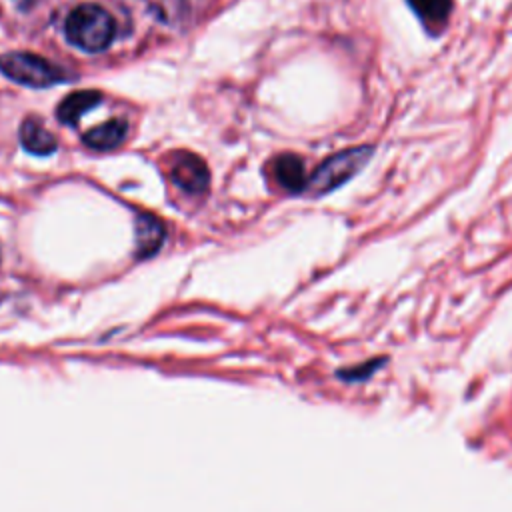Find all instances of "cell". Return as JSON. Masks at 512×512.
<instances>
[{
  "instance_id": "obj_8",
  "label": "cell",
  "mask_w": 512,
  "mask_h": 512,
  "mask_svg": "<svg viewBox=\"0 0 512 512\" xmlns=\"http://www.w3.org/2000/svg\"><path fill=\"white\" fill-rule=\"evenodd\" d=\"M136 228V252L140 258L152 256L164 242V226L154 214H138L134 220Z\"/></svg>"
},
{
  "instance_id": "obj_2",
  "label": "cell",
  "mask_w": 512,
  "mask_h": 512,
  "mask_svg": "<svg viewBox=\"0 0 512 512\" xmlns=\"http://www.w3.org/2000/svg\"><path fill=\"white\" fill-rule=\"evenodd\" d=\"M66 38L84 52L106 50L116 36V22L104 8L96 4H80L64 24Z\"/></svg>"
},
{
  "instance_id": "obj_9",
  "label": "cell",
  "mask_w": 512,
  "mask_h": 512,
  "mask_svg": "<svg viewBox=\"0 0 512 512\" xmlns=\"http://www.w3.org/2000/svg\"><path fill=\"white\" fill-rule=\"evenodd\" d=\"M126 130H128V124L124 118H112L104 124L90 128L82 140L92 150H112L124 140Z\"/></svg>"
},
{
  "instance_id": "obj_4",
  "label": "cell",
  "mask_w": 512,
  "mask_h": 512,
  "mask_svg": "<svg viewBox=\"0 0 512 512\" xmlns=\"http://www.w3.org/2000/svg\"><path fill=\"white\" fill-rule=\"evenodd\" d=\"M172 180L188 194H200L206 190L208 182H210V172L204 164L202 158H198L192 152H182L174 164H172V172H170Z\"/></svg>"
},
{
  "instance_id": "obj_7",
  "label": "cell",
  "mask_w": 512,
  "mask_h": 512,
  "mask_svg": "<svg viewBox=\"0 0 512 512\" xmlns=\"http://www.w3.org/2000/svg\"><path fill=\"white\" fill-rule=\"evenodd\" d=\"M20 144L26 152L36 156H48L58 148L54 134L36 118H26L20 124Z\"/></svg>"
},
{
  "instance_id": "obj_10",
  "label": "cell",
  "mask_w": 512,
  "mask_h": 512,
  "mask_svg": "<svg viewBox=\"0 0 512 512\" xmlns=\"http://www.w3.org/2000/svg\"><path fill=\"white\" fill-rule=\"evenodd\" d=\"M100 100H102V94L96 90L72 92L60 102L56 116L62 124H76L82 118V114L88 112L90 108H94Z\"/></svg>"
},
{
  "instance_id": "obj_6",
  "label": "cell",
  "mask_w": 512,
  "mask_h": 512,
  "mask_svg": "<svg viewBox=\"0 0 512 512\" xmlns=\"http://www.w3.org/2000/svg\"><path fill=\"white\" fill-rule=\"evenodd\" d=\"M274 176H276V182L292 194H300L308 186V174H306L304 162L296 154L278 156L274 160Z\"/></svg>"
},
{
  "instance_id": "obj_1",
  "label": "cell",
  "mask_w": 512,
  "mask_h": 512,
  "mask_svg": "<svg viewBox=\"0 0 512 512\" xmlns=\"http://www.w3.org/2000/svg\"><path fill=\"white\" fill-rule=\"evenodd\" d=\"M374 152H376L374 144H360V146L344 148L340 152L330 154L308 176V186L304 192L312 198H322L342 188L346 182H350L354 176H358L366 168Z\"/></svg>"
},
{
  "instance_id": "obj_5",
  "label": "cell",
  "mask_w": 512,
  "mask_h": 512,
  "mask_svg": "<svg viewBox=\"0 0 512 512\" xmlns=\"http://www.w3.org/2000/svg\"><path fill=\"white\" fill-rule=\"evenodd\" d=\"M406 4L428 36L438 38L444 34L452 18L454 0H406Z\"/></svg>"
},
{
  "instance_id": "obj_3",
  "label": "cell",
  "mask_w": 512,
  "mask_h": 512,
  "mask_svg": "<svg viewBox=\"0 0 512 512\" xmlns=\"http://www.w3.org/2000/svg\"><path fill=\"white\" fill-rule=\"evenodd\" d=\"M0 72L16 84L48 88L66 80L64 70L30 52H8L0 56Z\"/></svg>"
}]
</instances>
